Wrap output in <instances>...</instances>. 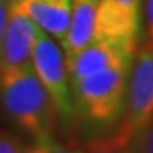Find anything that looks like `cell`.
Masks as SVG:
<instances>
[{
	"instance_id": "cell-1",
	"label": "cell",
	"mask_w": 153,
	"mask_h": 153,
	"mask_svg": "<svg viewBox=\"0 0 153 153\" xmlns=\"http://www.w3.org/2000/svg\"><path fill=\"white\" fill-rule=\"evenodd\" d=\"M0 104L9 119L34 141L53 136L58 116L31 63L0 68Z\"/></svg>"
},
{
	"instance_id": "cell-2",
	"label": "cell",
	"mask_w": 153,
	"mask_h": 153,
	"mask_svg": "<svg viewBox=\"0 0 153 153\" xmlns=\"http://www.w3.org/2000/svg\"><path fill=\"white\" fill-rule=\"evenodd\" d=\"M129 68L131 65L114 66L71 82L73 116L95 129L117 124L124 112Z\"/></svg>"
},
{
	"instance_id": "cell-3",
	"label": "cell",
	"mask_w": 153,
	"mask_h": 153,
	"mask_svg": "<svg viewBox=\"0 0 153 153\" xmlns=\"http://www.w3.org/2000/svg\"><path fill=\"white\" fill-rule=\"evenodd\" d=\"M31 66L51 99L58 119L65 126H70L75 116H73L70 78L66 73L65 56L60 44L53 38H49L48 34H44L41 29L31 55Z\"/></svg>"
},
{
	"instance_id": "cell-4",
	"label": "cell",
	"mask_w": 153,
	"mask_h": 153,
	"mask_svg": "<svg viewBox=\"0 0 153 153\" xmlns=\"http://www.w3.org/2000/svg\"><path fill=\"white\" fill-rule=\"evenodd\" d=\"M123 123L116 134L126 138L138 128L152 124L153 121V55L152 43H145L134 53L128 75L126 102Z\"/></svg>"
},
{
	"instance_id": "cell-5",
	"label": "cell",
	"mask_w": 153,
	"mask_h": 153,
	"mask_svg": "<svg viewBox=\"0 0 153 153\" xmlns=\"http://www.w3.org/2000/svg\"><path fill=\"white\" fill-rule=\"evenodd\" d=\"M134 49L109 39H94L83 49L70 58H65L66 73L71 82L82 80L85 76L99 73L107 68L131 65Z\"/></svg>"
},
{
	"instance_id": "cell-6",
	"label": "cell",
	"mask_w": 153,
	"mask_h": 153,
	"mask_svg": "<svg viewBox=\"0 0 153 153\" xmlns=\"http://www.w3.org/2000/svg\"><path fill=\"white\" fill-rule=\"evenodd\" d=\"M39 27L26 14L12 7L0 39V68L22 66L31 63V55Z\"/></svg>"
},
{
	"instance_id": "cell-7",
	"label": "cell",
	"mask_w": 153,
	"mask_h": 153,
	"mask_svg": "<svg viewBox=\"0 0 153 153\" xmlns=\"http://www.w3.org/2000/svg\"><path fill=\"white\" fill-rule=\"evenodd\" d=\"M141 17L112 0H97L94 39H109L136 51Z\"/></svg>"
},
{
	"instance_id": "cell-8",
	"label": "cell",
	"mask_w": 153,
	"mask_h": 153,
	"mask_svg": "<svg viewBox=\"0 0 153 153\" xmlns=\"http://www.w3.org/2000/svg\"><path fill=\"white\" fill-rule=\"evenodd\" d=\"M12 7L26 14L49 38L61 41L65 36L71 0H12Z\"/></svg>"
},
{
	"instance_id": "cell-9",
	"label": "cell",
	"mask_w": 153,
	"mask_h": 153,
	"mask_svg": "<svg viewBox=\"0 0 153 153\" xmlns=\"http://www.w3.org/2000/svg\"><path fill=\"white\" fill-rule=\"evenodd\" d=\"M95 9H97V0H71L68 27L60 41V48L65 58L73 56L94 41Z\"/></svg>"
},
{
	"instance_id": "cell-10",
	"label": "cell",
	"mask_w": 153,
	"mask_h": 153,
	"mask_svg": "<svg viewBox=\"0 0 153 153\" xmlns=\"http://www.w3.org/2000/svg\"><path fill=\"white\" fill-rule=\"evenodd\" d=\"M126 153H153V126L146 124L129 133L124 140Z\"/></svg>"
},
{
	"instance_id": "cell-11",
	"label": "cell",
	"mask_w": 153,
	"mask_h": 153,
	"mask_svg": "<svg viewBox=\"0 0 153 153\" xmlns=\"http://www.w3.org/2000/svg\"><path fill=\"white\" fill-rule=\"evenodd\" d=\"M27 153H85V148L76 146L73 143L56 141L53 136H49L29 145Z\"/></svg>"
},
{
	"instance_id": "cell-12",
	"label": "cell",
	"mask_w": 153,
	"mask_h": 153,
	"mask_svg": "<svg viewBox=\"0 0 153 153\" xmlns=\"http://www.w3.org/2000/svg\"><path fill=\"white\" fill-rule=\"evenodd\" d=\"M124 140L126 138L119 134L102 138V140H94L85 146V153H126Z\"/></svg>"
},
{
	"instance_id": "cell-13",
	"label": "cell",
	"mask_w": 153,
	"mask_h": 153,
	"mask_svg": "<svg viewBox=\"0 0 153 153\" xmlns=\"http://www.w3.org/2000/svg\"><path fill=\"white\" fill-rule=\"evenodd\" d=\"M27 146L17 134L0 131V153H27Z\"/></svg>"
},
{
	"instance_id": "cell-14",
	"label": "cell",
	"mask_w": 153,
	"mask_h": 153,
	"mask_svg": "<svg viewBox=\"0 0 153 153\" xmlns=\"http://www.w3.org/2000/svg\"><path fill=\"white\" fill-rule=\"evenodd\" d=\"M153 0H143L141 2V10H143V22H145V33L148 36V41L152 43V34H153Z\"/></svg>"
},
{
	"instance_id": "cell-15",
	"label": "cell",
	"mask_w": 153,
	"mask_h": 153,
	"mask_svg": "<svg viewBox=\"0 0 153 153\" xmlns=\"http://www.w3.org/2000/svg\"><path fill=\"white\" fill-rule=\"evenodd\" d=\"M10 2L12 0H0V39H2V34H4V29H5V24H7Z\"/></svg>"
},
{
	"instance_id": "cell-16",
	"label": "cell",
	"mask_w": 153,
	"mask_h": 153,
	"mask_svg": "<svg viewBox=\"0 0 153 153\" xmlns=\"http://www.w3.org/2000/svg\"><path fill=\"white\" fill-rule=\"evenodd\" d=\"M116 4L129 9L131 12H136V14H141V0H112Z\"/></svg>"
}]
</instances>
